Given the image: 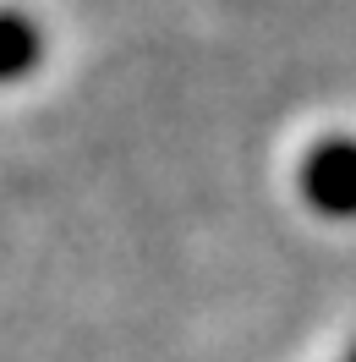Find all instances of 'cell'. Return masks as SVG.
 <instances>
[{
    "mask_svg": "<svg viewBox=\"0 0 356 362\" xmlns=\"http://www.w3.org/2000/svg\"><path fill=\"white\" fill-rule=\"evenodd\" d=\"M302 204L324 220H356V137H324L296 165Z\"/></svg>",
    "mask_w": 356,
    "mask_h": 362,
    "instance_id": "1",
    "label": "cell"
},
{
    "mask_svg": "<svg viewBox=\"0 0 356 362\" xmlns=\"http://www.w3.org/2000/svg\"><path fill=\"white\" fill-rule=\"evenodd\" d=\"M44 61V33L23 11H0V83H17Z\"/></svg>",
    "mask_w": 356,
    "mask_h": 362,
    "instance_id": "2",
    "label": "cell"
},
{
    "mask_svg": "<svg viewBox=\"0 0 356 362\" xmlns=\"http://www.w3.org/2000/svg\"><path fill=\"white\" fill-rule=\"evenodd\" d=\"M345 362H356V346H351V357H345Z\"/></svg>",
    "mask_w": 356,
    "mask_h": 362,
    "instance_id": "3",
    "label": "cell"
}]
</instances>
